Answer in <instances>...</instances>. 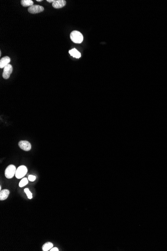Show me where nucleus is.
Here are the masks:
<instances>
[{
	"instance_id": "14",
	"label": "nucleus",
	"mask_w": 167,
	"mask_h": 251,
	"mask_svg": "<svg viewBox=\"0 0 167 251\" xmlns=\"http://www.w3.org/2000/svg\"><path fill=\"white\" fill-rule=\"evenodd\" d=\"M24 192H25V193L27 195V197H28V198L29 199H32V193H31V192L30 191L29 188H25L24 190Z\"/></svg>"
},
{
	"instance_id": "11",
	"label": "nucleus",
	"mask_w": 167,
	"mask_h": 251,
	"mask_svg": "<svg viewBox=\"0 0 167 251\" xmlns=\"http://www.w3.org/2000/svg\"><path fill=\"white\" fill-rule=\"evenodd\" d=\"M21 4L23 7H31L34 5V2L32 0H22Z\"/></svg>"
},
{
	"instance_id": "10",
	"label": "nucleus",
	"mask_w": 167,
	"mask_h": 251,
	"mask_svg": "<svg viewBox=\"0 0 167 251\" xmlns=\"http://www.w3.org/2000/svg\"><path fill=\"white\" fill-rule=\"evenodd\" d=\"M69 52L70 54L71 55V56H73V57H74V58H79L81 57V53L75 48L70 50Z\"/></svg>"
},
{
	"instance_id": "15",
	"label": "nucleus",
	"mask_w": 167,
	"mask_h": 251,
	"mask_svg": "<svg viewBox=\"0 0 167 251\" xmlns=\"http://www.w3.org/2000/svg\"><path fill=\"white\" fill-rule=\"evenodd\" d=\"M36 178V176H34V175H30L29 177H28V180L30 181H31V182H34V181L35 180Z\"/></svg>"
},
{
	"instance_id": "8",
	"label": "nucleus",
	"mask_w": 167,
	"mask_h": 251,
	"mask_svg": "<svg viewBox=\"0 0 167 251\" xmlns=\"http://www.w3.org/2000/svg\"><path fill=\"white\" fill-rule=\"evenodd\" d=\"M11 59L8 56H5L1 58L0 60V68H3L6 66L7 65L9 64L10 62Z\"/></svg>"
},
{
	"instance_id": "17",
	"label": "nucleus",
	"mask_w": 167,
	"mask_h": 251,
	"mask_svg": "<svg viewBox=\"0 0 167 251\" xmlns=\"http://www.w3.org/2000/svg\"><path fill=\"white\" fill-rule=\"evenodd\" d=\"M47 1L48 2H49V3H52V2L53 3V2L55 1V0H47Z\"/></svg>"
},
{
	"instance_id": "12",
	"label": "nucleus",
	"mask_w": 167,
	"mask_h": 251,
	"mask_svg": "<svg viewBox=\"0 0 167 251\" xmlns=\"http://www.w3.org/2000/svg\"><path fill=\"white\" fill-rule=\"evenodd\" d=\"M53 245L51 242H47L45 244L43 245L42 247V250L43 251H48L53 248Z\"/></svg>"
},
{
	"instance_id": "3",
	"label": "nucleus",
	"mask_w": 167,
	"mask_h": 251,
	"mask_svg": "<svg viewBox=\"0 0 167 251\" xmlns=\"http://www.w3.org/2000/svg\"><path fill=\"white\" fill-rule=\"evenodd\" d=\"M27 171H28V170H27L26 166H25V165L20 166L18 168H17L16 172V177L18 179L22 178L26 175Z\"/></svg>"
},
{
	"instance_id": "13",
	"label": "nucleus",
	"mask_w": 167,
	"mask_h": 251,
	"mask_svg": "<svg viewBox=\"0 0 167 251\" xmlns=\"http://www.w3.org/2000/svg\"><path fill=\"white\" fill-rule=\"evenodd\" d=\"M28 183V180L27 178H23L19 183V187L22 188L25 186L26 185H27Z\"/></svg>"
},
{
	"instance_id": "9",
	"label": "nucleus",
	"mask_w": 167,
	"mask_h": 251,
	"mask_svg": "<svg viewBox=\"0 0 167 251\" xmlns=\"http://www.w3.org/2000/svg\"><path fill=\"white\" fill-rule=\"evenodd\" d=\"M9 193H10L9 190H7V189L1 190V192H0V200H6L9 195Z\"/></svg>"
},
{
	"instance_id": "5",
	"label": "nucleus",
	"mask_w": 167,
	"mask_h": 251,
	"mask_svg": "<svg viewBox=\"0 0 167 251\" xmlns=\"http://www.w3.org/2000/svg\"><path fill=\"white\" fill-rule=\"evenodd\" d=\"M13 72V67L11 65H7L4 68L3 73V77L5 79H8L11 74H12Z\"/></svg>"
},
{
	"instance_id": "4",
	"label": "nucleus",
	"mask_w": 167,
	"mask_h": 251,
	"mask_svg": "<svg viewBox=\"0 0 167 251\" xmlns=\"http://www.w3.org/2000/svg\"><path fill=\"white\" fill-rule=\"evenodd\" d=\"M28 12L31 14H37L44 11V7L40 5H33L29 7Z\"/></svg>"
},
{
	"instance_id": "6",
	"label": "nucleus",
	"mask_w": 167,
	"mask_h": 251,
	"mask_svg": "<svg viewBox=\"0 0 167 251\" xmlns=\"http://www.w3.org/2000/svg\"><path fill=\"white\" fill-rule=\"evenodd\" d=\"M19 146L23 150L28 151L30 150L32 146L29 141L26 140H21L19 143Z\"/></svg>"
},
{
	"instance_id": "7",
	"label": "nucleus",
	"mask_w": 167,
	"mask_h": 251,
	"mask_svg": "<svg viewBox=\"0 0 167 251\" xmlns=\"http://www.w3.org/2000/svg\"><path fill=\"white\" fill-rule=\"evenodd\" d=\"M66 1L65 0H55L52 4L53 7L55 9L62 8L66 5Z\"/></svg>"
},
{
	"instance_id": "18",
	"label": "nucleus",
	"mask_w": 167,
	"mask_h": 251,
	"mask_svg": "<svg viewBox=\"0 0 167 251\" xmlns=\"http://www.w3.org/2000/svg\"><path fill=\"white\" fill-rule=\"evenodd\" d=\"M37 2H42V1H42V0H37Z\"/></svg>"
},
{
	"instance_id": "1",
	"label": "nucleus",
	"mask_w": 167,
	"mask_h": 251,
	"mask_svg": "<svg viewBox=\"0 0 167 251\" xmlns=\"http://www.w3.org/2000/svg\"><path fill=\"white\" fill-rule=\"evenodd\" d=\"M70 38L71 40L75 43L80 44L83 41V35L78 31H73L70 34Z\"/></svg>"
},
{
	"instance_id": "16",
	"label": "nucleus",
	"mask_w": 167,
	"mask_h": 251,
	"mask_svg": "<svg viewBox=\"0 0 167 251\" xmlns=\"http://www.w3.org/2000/svg\"><path fill=\"white\" fill-rule=\"evenodd\" d=\"M50 251H59V249H58L57 248H56V247H55V248H52V249H51L50 250Z\"/></svg>"
},
{
	"instance_id": "2",
	"label": "nucleus",
	"mask_w": 167,
	"mask_h": 251,
	"mask_svg": "<svg viewBox=\"0 0 167 251\" xmlns=\"http://www.w3.org/2000/svg\"><path fill=\"white\" fill-rule=\"evenodd\" d=\"M16 166L11 165H9L5 170V175L7 178H11L15 175L16 172Z\"/></svg>"
}]
</instances>
